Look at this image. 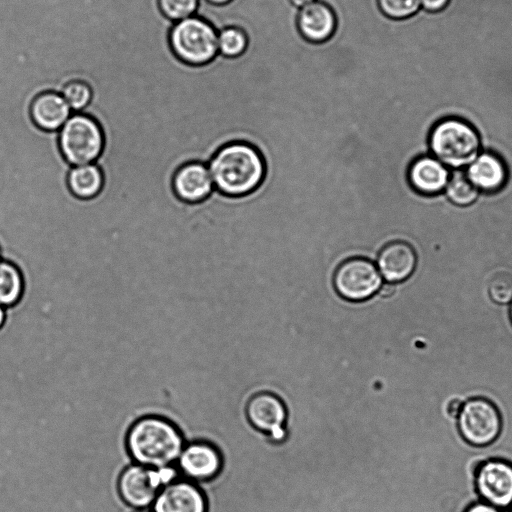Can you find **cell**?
Returning <instances> with one entry per match:
<instances>
[{"mask_svg": "<svg viewBox=\"0 0 512 512\" xmlns=\"http://www.w3.org/2000/svg\"><path fill=\"white\" fill-rule=\"evenodd\" d=\"M207 166L215 190L232 198L255 192L266 176V163L261 151L242 140L228 141L220 146Z\"/></svg>", "mask_w": 512, "mask_h": 512, "instance_id": "obj_1", "label": "cell"}, {"mask_svg": "<svg viewBox=\"0 0 512 512\" xmlns=\"http://www.w3.org/2000/svg\"><path fill=\"white\" fill-rule=\"evenodd\" d=\"M184 446V438L178 427L156 415L136 420L126 435V447L132 459L150 468L173 466Z\"/></svg>", "mask_w": 512, "mask_h": 512, "instance_id": "obj_2", "label": "cell"}, {"mask_svg": "<svg viewBox=\"0 0 512 512\" xmlns=\"http://www.w3.org/2000/svg\"><path fill=\"white\" fill-rule=\"evenodd\" d=\"M432 155L445 166L461 169L470 165L481 152V138L475 126L458 116L436 121L428 136Z\"/></svg>", "mask_w": 512, "mask_h": 512, "instance_id": "obj_3", "label": "cell"}, {"mask_svg": "<svg viewBox=\"0 0 512 512\" xmlns=\"http://www.w3.org/2000/svg\"><path fill=\"white\" fill-rule=\"evenodd\" d=\"M170 45L183 62L200 66L212 61L218 53V31L194 15L175 22L170 31Z\"/></svg>", "mask_w": 512, "mask_h": 512, "instance_id": "obj_4", "label": "cell"}, {"mask_svg": "<svg viewBox=\"0 0 512 512\" xmlns=\"http://www.w3.org/2000/svg\"><path fill=\"white\" fill-rule=\"evenodd\" d=\"M59 148L71 165L95 163L103 150L104 137L99 124L90 116L72 113L59 130Z\"/></svg>", "mask_w": 512, "mask_h": 512, "instance_id": "obj_5", "label": "cell"}, {"mask_svg": "<svg viewBox=\"0 0 512 512\" xmlns=\"http://www.w3.org/2000/svg\"><path fill=\"white\" fill-rule=\"evenodd\" d=\"M174 466L150 468L140 464L127 466L118 478L117 488L122 500L136 509L152 505L159 491L178 479Z\"/></svg>", "mask_w": 512, "mask_h": 512, "instance_id": "obj_6", "label": "cell"}, {"mask_svg": "<svg viewBox=\"0 0 512 512\" xmlns=\"http://www.w3.org/2000/svg\"><path fill=\"white\" fill-rule=\"evenodd\" d=\"M383 278L373 260L350 257L339 263L332 275V285L344 300L362 302L375 296Z\"/></svg>", "mask_w": 512, "mask_h": 512, "instance_id": "obj_7", "label": "cell"}, {"mask_svg": "<svg viewBox=\"0 0 512 512\" xmlns=\"http://www.w3.org/2000/svg\"><path fill=\"white\" fill-rule=\"evenodd\" d=\"M457 422L462 438L474 446H486L494 442L502 427L498 409L484 398L463 402Z\"/></svg>", "mask_w": 512, "mask_h": 512, "instance_id": "obj_8", "label": "cell"}, {"mask_svg": "<svg viewBox=\"0 0 512 512\" xmlns=\"http://www.w3.org/2000/svg\"><path fill=\"white\" fill-rule=\"evenodd\" d=\"M245 415L250 425L266 435L269 442L279 444L286 438L287 410L275 394H253L246 403Z\"/></svg>", "mask_w": 512, "mask_h": 512, "instance_id": "obj_9", "label": "cell"}, {"mask_svg": "<svg viewBox=\"0 0 512 512\" xmlns=\"http://www.w3.org/2000/svg\"><path fill=\"white\" fill-rule=\"evenodd\" d=\"M475 486L484 502L498 509L512 504V465L493 459L480 464L475 473Z\"/></svg>", "mask_w": 512, "mask_h": 512, "instance_id": "obj_10", "label": "cell"}, {"mask_svg": "<svg viewBox=\"0 0 512 512\" xmlns=\"http://www.w3.org/2000/svg\"><path fill=\"white\" fill-rule=\"evenodd\" d=\"M178 472L189 480L207 482L222 470V456L210 442L194 441L184 446L178 460Z\"/></svg>", "mask_w": 512, "mask_h": 512, "instance_id": "obj_11", "label": "cell"}, {"mask_svg": "<svg viewBox=\"0 0 512 512\" xmlns=\"http://www.w3.org/2000/svg\"><path fill=\"white\" fill-rule=\"evenodd\" d=\"M296 27L305 41L321 44L334 35L337 29V16L328 3L316 0L298 9Z\"/></svg>", "mask_w": 512, "mask_h": 512, "instance_id": "obj_12", "label": "cell"}, {"mask_svg": "<svg viewBox=\"0 0 512 512\" xmlns=\"http://www.w3.org/2000/svg\"><path fill=\"white\" fill-rule=\"evenodd\" d=\"M417 255L411 244L403 240L385 244L377 253L376 266L387 283L398 284L414 273Z\"/></svg>", "mask_w": 512, "mask_h": 512, "instance_id": "obj_13", "label": "cell"}, {"mask_svg": "<svg viewBox=\"0 0 512 512\" xmlns=\"http://www.w3.org/2000/svg\"><path fill=\"white\" fill-rule=\"evenodd\" d=\"M153 512H206L207 503L202 490L190 480L176 479L158 493Z\"/></svg>", "mask_w": 512, "mask_h": 512, "instance_id": "obj_14", "label": "cell"}, {"mask_svg": "<svg viewBox=\"0 0 512 512\" xmlns=\"http://www.w3.org/2000/svg\"><path fill=\"white\" fill-rule=\"evenodd\" d=\"M449 177L448 167L433 155L417 157L407 170V180L412 189L426 196L445 190Z\"/></svg>", "mask_w": 512, "mask_h": 512, "instance_id": "obj_15", "label": "cell"}, {"mask_svg": "<svg viewBox=\"0 0 512 512\" xmlns=\"http://www.w3.org/2000/svg\"><path fill=\"white\" fill-rule=\"evenodd\" d=\"M176 195L188 203H199L214 191V184L207 164L190 162L177 170L173 178Z\"/></svg>", "mask_w": 512, "mask_h": 512, "instance_id": "obj_16", "label": "cell"}, {"mask_svg": "<svg viewBox=\"0 0 512 512\" xmlns=\"http://www.w3.org/2000/svg\"><path fill=\"white\" fill-rule=\"evenodd\" d=\"M465 173L476 189L485 193L498 192L508 180L505 162L498 154L490 151L480 152L467 166Z\"/></svg>", "mask_w": 512, "mask_h": 512, "instance_id": "obj_17", "label": "cell"}, {"mask_svg": "<svg viewBox=\"0 0 512 512\" xmlns=\"http://www.w3.org/2000/svg\"><path fill=\"white\" fill-rule=\"evenodd\" d=\"M35 125L45 131H59L72 114L60 93L44 92L34 98L30 107Z\"/></svg>", "mask_w": 512, "mask_h": 512, "instance_id": "obj_18", "label": "cell"}, {"mask_svg": "<svg viewBox=\"0 0 512 512\" xmlns=\"http://www.w3.org/2000/svg\"><path fill=\"white\" fill-rule=\"evenodd\" d=\"M68 188L81 199L95 197L102 189L103 175L95 163L71 166L67 176Z\"/></svg>", "mask_w": 512, "mask_h": 512, "instance_id": "obj_19", "label": "cell"}, {"mask_svg": "<svg viewBox=\"0 0 512 512\" xmlns=\"http://www.w3.org/2000/svg\"><path fill=\"white\" fill-rule=\"evenodd\" d=\"M23 293L20 270L13 263L0 258V305L10 308L17 304Z\"/></svg>", "mask_w": 512, "mask_h": 512, "instance_id": "obj_20", "label": "cell"}, {"mask_svg": "<svg viewBox=\"0 0 512 512\" xmlns=\"http://www.w3.org/2000/svg\"><path fill=\"white\" fill-rule=\"evenodd\" d=\"M248 43L246 31L239 26L228 25L218 30V53L222 57H240L247 50Z\"/></svg>", "mask_w": 512, "mask_h": 512, "instance_id": "obj_21", "label": "cell"}, {"mask_svg": "<svg viewBox=\"0 0 512 512\" xmlns=\"http://www.w3.org/2000/svg\"><path fill=\"white\" fill-rule=\"evenodd\" d=\"M445 193L447 198L457 206H469L479 196V191L461 170L454 171L450 175Z\"/></svg>", "mask_w": 512, "mask_h": 512, "instance_id": "obj_22", "label": "cell"}, {"mask_svg": "<svg viewBox=\"0 0 512 512\" xmlns=\"http://www.w3.org/2000/svg\"><path fill=\"white\" fill-rule=\"evenodd\" d=\"M60 94L63 96L72 113L81 112L91 101L92 91L90 87L82 81L75 80L65 84Z\"/></svg>", "mask_w": 512, "mask_h": 512, "instance_id": "obj_23", "label": "cell"}, {"mask_svg": "<svg viewBox=\"0 0 512 512\" xmlns=\"http://www.w3.org/2000/svg\"><path fill=\"white\" fill-rule=\"evenodd\" d=\"M378 9L387 18L403 20L421 9L420 0H376Z\"/></svg>", "mask_w": 512, "mask_h": 512, "instance_id": "obj_24", "label": "cell"}, {"mask_svg": "<svg viewBox=\"0 0 512 512\" xmlns=\"http://www.w3.org/2000/svg\"><path fill=\"white\" fill-rule=\"evenodd\" d=\"M162 13L177 22L196 15L200 0H158Z\"/></svg>", "mask_w": 512, "mask_h": 512, "instance_id": "obj_25", "label": "cell"}, {"mask_svg": "<svg viewBox=\"0 0 512 512\" xmlns=\"http://www.w3.org/2000/svg\"><path fill=\"white\" fill-rule=\"evenodd\" d=\"M488 294L497 304H508L512 301V275L506 272L492 276L488 283Z\"/></svg>", "mask_w": 512, "mask_h": 512, "instance_id": "obj_26", "label": "cell"}, {"mask_svg": "<svg viewBox=\"0 0 512 512\" xmlns=\"http://www.w3.org/2000/svg\"><path fill=\"white\" fill-rule=\"evenodd\" d=\"M450 0H420L421 3V9L427 11V12H439L444 10Z\"/></svg>", "mask_w": 512, "mask_h": 512, "instance_id": "obj_27", "label": "cell"}, {"mask_svg": "<svg viewBox=\"0 0 512 512\" xmlns=\"http://www.w3.org/2000/svg\"><path fill=\"white\" fill-rule=\"evenodd\" d=\"M466 512H500V509L486 502H478L471 505Z\"/></svg>", "mask_w": 512, "mask_h": 512, "instance_id": "obj_28", "label": "cell"}, {"mask_svg": "<svg viewBox=\"0 0 512 512\" xmlns=\"http://www.w3.org/2000/svg\"><path fill=\"white\" fill-rule=\"evenodd\" d=\"M462 405H463V402L461 400L452 399L447 405V413L451 417L457 418L461 411Z\"/></svg>", "mask_w": 512, "mask_h": 512, "instance_id": "obj_29", "label": "cell"}, {"mask_svg": "<svg viewBox=\"0 0 512 512\" xmlns=\"http://www.w3.org/2000/svg\"><path fill=\"white\" fill-rule=\"evenodd\" d=\"M289 3L296 9H300L316 0H288Z\"/></svg>", "mask_w": 512, "mask_h": 512, "instance_id": "obj_30", "label": "cell"}, {"mask_svg": "<svg viewBox=\"0 0 512 512\" xmlns=\"http://www.w3.org/2000/svg\"><path fill=\"white\" fill-rule=\"evenodd\" d=\"M6 322V308L0 305V330L4 327Z\"/></svg>", "mask_w": 512, "mask_h": 512, "instance_id": "obj_31", "label": "cell"}, {"mask_svg": "<svg viewBox=\"0 0 512 512\" xmlns=\"http://www.w3.org/2000/svg\"><path fill=\"white\" fill-rule=\"evenodd\" d=\"M204 1H206L207 3L212 4V5L222 6V5H226V4L230 3L233 0H204Z\"/></svg>", "mask_w": 512, "mask_h": 512, "instance_id": "obj_32", "label": "cell"}, {"mask_svg": "<svg viewBox=\"0 0 512 512\" xmlns=\"http://www.w3.org/2000/svg\"><path fill=\"white\" fill-rule=\"evenodd\" d=\"M510 318L512 321V301L510 302V308H509Z\"/></svg>", "mask_w": 512, "mask_h": 512, "instance_id": "obj_33", "label": "cell"}, {"mask_svg": "<svg viewBox=\"0 0 512 512\" xmlns=\"http://www.w3.org/2000/svg\"><path fill=\"white\" fill-rule=\"evenodd\" d=\"M134 512H150V511H148V510H146V509H137V510H136V511H134Z\"/></svg>", "mask_w": 512, "mask_h": 512, "instance_id": "obj_34", "label": "cell"}, {"mask_svg": "<svg viewBox=\"0 0 512 512\" xmlns=\"http://www.w3.org/2000/svg\"><path fill=\"white\" fill-rule=\"evenodd\" d=\"M510 512H512V504L510 505Z\"/></svg>", "mask_w": 512, "mask_h": 512, "instance_id": "obj_35", "label": "cell"}]
</instances>
